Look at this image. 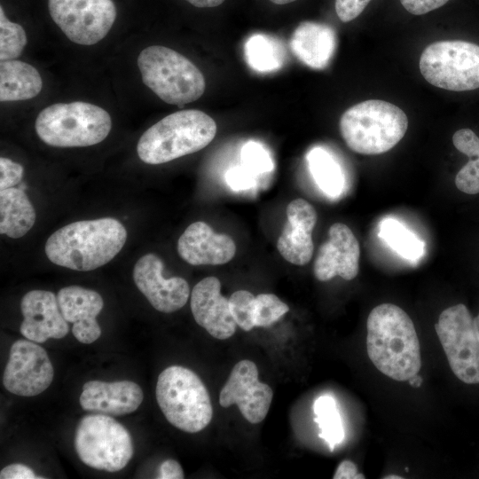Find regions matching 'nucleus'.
Here are the masks:
<instances>
[{"mask_svg": "<svg viewBox=\"0 0 479 479\" xmlns=\"http://www.w3.org/2000/svg\"><path fill=\"white\" fill-rule=\"evenodd\" d=\"M366 349L374 366L386 376L405 381L421 366L420 343L408 314L392 303L373 308L367 318Z\"/></svg>", "mask_w": 479, "mask_h": 479, "instance_id": "1", "label": "nucleus"}, {"mask_svg": "<svg viewBox=\"0 0 479 479\" xmlns=\"http://www.w3.org/2000/svg\"><path fill=\"white\" fill-rule=\"evenodd\" d=\"M127 231L115 218L104 217L71 223L53 232L45 243L48 259L79 271L109 263L122 250Z\"/></svg>", "mask_w": 479, "mask_h": 479, "instance_id": "2", "label": "nucleus"}, {"mask_svg": "<svg viewBox=\"0 0 479 479\" xmlns=\"http://www.w3.org/2000/svg\"><path fill=\"white\" fill-rule=\"evenodd\" d=\"M216 134V123L200 110H180L147 129L140 137L137 153L147 164H161L206 147Z\"/></svg>", "mask_w": 479, "mask_h": 479, "instance_id": "3", "label": "nucleus"}, {"mask_svg": "<svg viewBox=\"0 0 479 479\" xmlns=\"http://www.w3.org/2000/svg\"><path fill=\"white\" fill-rule=\"evenodd\" d=\"M339 128L350 150L376 155L398 144L407 130L408 118L392 103L370 99L347 109L341 116Z\"/></svg>", "mask_w": 479, "mask_h": 479, "instance_id": "4", "label": "nucleus"}, {"mask_svg": "<svg viewBox=\"0 0 479 479\" xmlns=\"http://www.w3.org/2000/svg\"><path fill=\"white\" fill-rule=\"evenodd\" d=\"M35 128L51 146L83 147L102 142L110 133L112 120L105 109L91 103H57L39 113Z\"/></svg>", "mask_w": 479, "mask_h": 479, "instance_id": "5", "label": "nucleus"}, {"mask_svg": "<svg viewBox=\"0 0 479 479\" xmlns=\"http://www.w3.org/2000/svg\"><path fill=\"white\" fill-rule=\"evenodd\" d=\"M137 66L143 82L161 100L179 107L199 99L206 82L200 70L181 53L152 45L141 51Z\"/></svg>", "mask_w": 479, "mask_h": 479, "instance_id": "6", "label": "nucleus"}, {"mask_svg": "<svg viewBox=\"0 0 479 479\" xmlns=\"http://www.w3.org/2000/svg\"><path fill=\"white\" fill-rule=\"evenodd\" d=\"M156 400L167 420L187 433H197L211 421L213 408L209 394L192 370L171 365L158 376Z\"/></svg>", "mask_w": 479, "mask_h": 479, "instance_id": "7", "label": "nucleus"}, {"mask_svg": "<svg viewBox=\"0 0 479 479\" xmlns=\"http://www.w3.org/2000/svg\"><path fill=\"white\" fill-rule=\"evenodd\" d=\"M74 444L82 463L107 472L122 470L133 456L130 432L110 415L102 413L93 412L80 420Z\"/></svg>", "mask_w": 479, "mask_h": 479, "instance_id": "8", "label": "nucleus"}, {"mask_svg": "<svg viewBox=\"0 0 479 479\" xmlns=\"http://www.w3.org/2000/svg\"><path fill=\"white\" fill-rule=\"evenodd\" d=\"M420 71L430 84L452 91L479 88V45L460 40L438 41L420 58Z\"/></svg>", "mask_w": 479, "mask_h": 479, "instance_id": "9", "label": "nucleus"}, {"mask_svg": "<svg viewBox=\"0 0 479 479\" xmlns=\"http://www.w3.org/2000/svg\"><path fill=\"white\" fill-rule=\"evenodd\" d=\"M435 329L455 376L467 384L479 383V340L466 305L443 310Z\"/></svg>", "mask_w": 479, "mask_h": 479, "instance_id": "10", "label": "nucleus"}, {"mask_svg": "<svg viewBox=\"0 0 479 479\" xmlns=\"http://www.w3.org/2000/svg\"><path fill=\"white\" fill-rule=\"evenodd\" d=\"M48 9L66 36L81 45L105 38L117 15L113 0H48Z\"/></svg>", "mask_w": 479, "mask_h": 479, "instance_id": "11", "label": "nucleus"}, {"mask_svg": "<svg viewBox=\"0 0 479 479\" xmlns=\"http://www.w3.org/2000/svg\"><path fill=\"white\" fill-rule=\"evenodd\" d=\"M53 376L51 361L43 347L28 339L12 343L3 375V384L9 392L37 396L49 388Z\"/></svg>", "mask_w": 479, "mask_h": 479, "instance_id": "12", "label": "nucleus"}, {"mask_svg": "<svg viewBox=\"0 0 479 479\" xmlns=\"http://www.w3.org/2000/svg\"><path fill=\"white\" fill-rule=\"evenodd\" d=\"M272 397L271 388L258 381L256 365L245 359L233 366L220 392L219 404L224 408L237 404L247 421L257 424L265 419Z\"/></svg>", "mask_w": 479, "mask_h": 479, "instance_id": "13", "label": "nucleus"}, {"mask_svg": "<svg viewBox=\"0 0 479 479\" xmlns=\"http://www.w3.org/2000/svg\"><path fill=\"white\" fill-rule=\"evenodd\" d=\"M162 271V261L155 254L150 253L137 260L132 277L138 290L155 310L171 313L185 305L190 287L183 278L165 279Z\"/></svg>", "mask_w": 479, "mask_h": 479, "instance_id": "14", "label": "nucleus"}, {"mask_svg": "<svg viewBox=\"0 0 479 479\" xmlns=\"http://www.w3.org/2000/svg\"><path fill=\"white\" fill-rule=\"evenodd\" d=\"M328 240L318 248L313 271L319 281L335 276L345 280L357 277L359 271L360 247L356 236L344 224L335 223L328 230Z\"/></svg>", "mask_w": 479, "mask_h": 479, "instance_id": "15", "label": "nucleus"}, {"mask_svg": "<svg viewBox=\"0 0 479 479\" xmlns=\"http://www.w3.org/2000/svg\"><path fill=\"white\" fill-rule=\"evenodd\" d=\"M23 321L21 334L32 342L42 343L49 339H61L68 331L57 296L51 291L31 290L21 299Z\"/></svg>", "mask_w": 479, "mask_h": 479, "instance_id": "16", "label": "nucleus"}, {"mask_svg": "<svg viewBox=\"0 0 479 479\" xmlns=\"http://www.w3.org/2000/svg\"><path fill=\"white\" fill-rule=\"evenodd\" d=\"M191 310L198 325L218 340L232 337L237 324L230 310L229 299L221 294V283L216 277L199 281L191 293Z\"/></svg>", "mask_w": 479, "mask_h": 479, "instance_id": "17", "label": "nucleus"}, {"mask_svg": "<svg viewBox=\"0 0 479 479\" xmlns=\"http://www.w3.org/2000/svg\"><path fill=\"white\" fill-rule=\"evenodd\" d=\"M317 219L316 209L303 199H295L287 205V223L277 241V248L286 261L302 266L311 260L312 231Z\"/></svg>", "mask_w": 479, "mask_h": 479, "instance_id": "18", "label": "nucleus"}, {"mask_svg": "<svg viewBox=\"0 0 479 479\" xmlns=\"http://www.w3.org/2000/svg\"><path fill=\"white\" fill-rule=\"evenodd\" d=\"M57 299L64 318L73 324L72 333L78 342L90 344L100 337L101 328L96 318L104 307V301L98 292L68 286L58 292Z\"/></svg>", "mask_w": 479, "mask_h": 479, "instance_id": "19", "label": "nucleus"}, {"mask_svg": "<svg viewBox=\"0 0 479 479\" xmlns=\"http://www.w3.org/2000/svg\"><path fill=\"white\" fill-rule=\"evenodd\" d=\"M180 257L192 265H220L235 255L236 245L226 234H217L204 222L191 224L177 242Z\"/></svg>", "mask_w": 479, "mask_h": 479, "instance_id": "20", "label": "nucleus"}, {"mask_svg": "<svg viewBox=\"0 0 479 479\" xmlns=\"http://www.w3.org/2000/svg\"><path fill=\"white\" fill-rule=\"evenodd\" d=\"M143 399V390L134 381H90L83 384L79 401L87 412L121 416L135 412Z\"/></svg>", "mask_w": 479, "mask_h": 479, "instance_id": "21", "label": "nucleus"}, {"mask_svg": "<svg viewBox=\"0 0 479 479\" xmlns=\"http://www.w3.org/2000/svg\"><path fill=\"white\" fill-rule=\"evenodd\" d=\"M290 46L295 57L308 67L325 68L330 62L336 46L334 29L325 24L305 21L294 30Z\"/></svg>", "mask_w": 479, "mask_h": 479, "instance_id": "22", "label": "nucleus"}, {"mask_svg": "<svg viewBox=\"0 0 479 479\" xmlns=\"http://www.w3.org/2000/svg\"><path fill=\"white\" fill-rule=\"evenodd\" d=\"M42 88L43 80L35 67L20 60H1V102L33 98L40 93Z\"/></svg>", "mask_w": 479, "mask_h": 479, "instance_id": "23", "label": "nucleus"}, {"mask_svg": "<svg viewBox=\"0 0 479 479\" xmlns=\"http://www.w3.org/2000/svg\"><path fill=\"white\" fill-rule=\"evenodd\" d=\"M35 211L27 194L14 187L0 190V233L12 239L24 236L35 222Z\"/></svg>", "mask_w": 479, "mask_h": 479, "instance_id": "24", "label": "nucleus"}, {"mask_svg": "<svg viewBox=\"0 0 479 479\" xmlns=\"http://www.w3.org/2000/svg\"><path fill=\"white\" fill-rule=\"evenodd\" d=\"M452 143L469 158L457 173L455 185L462 192L476 194L479 192V137L470 129H461L453 134Z\"/></svg>", "mask_w": 479, "mask_h": 479, "instance_id": "25", "label": "nucleus"}, {"mask_svg": "<svg viewBox=\"0 0 479 479\" xmlns=\"http://www.w3.org/2000/svg\"><path fill=\"white\" fill-rule=\"evenodd\" d=\"M307 160L318 187L329 196H338L344 186V177L338 162L321 147L311 149Z\"/></svg>", "mask_w": 479, "mask_h": 479, "instance_id": "26", "label": "nucleus"}, {"mask_svg": "<svg viewBox=\"0 0 479 479\" xmlns=\"http://www.w3.org/2000/svg\"><path fill=\"white\" fill-rule=\"evenodd\" d=\"M245 58L253 69L271 72L282 66V47L273 37L256 34L245 43Z\"/></svg>", "mask_w": 479, "mask_h": 479, "instance_id": "27", "label": "nucleus"}, {"mask_svg": "<svg viewBox=\"0 0 479 479\" xmlns=\"http://www.w3.org/2000/svg\"><path fill=\"white\" fill-rule=\"evenodd\" d=\"M379 236L407 260H418L424 254V243L397 219L388 217L382 220Z\"/></svg>", "mask_w": 479, "mask_h": 479, "instance_id": "28", "label": "nucleus"}, {"mask_svg": "<svg viewBox=\"0 0 479 479\" xmlns=\"http://www.w3.org/2000/svg\"><path fill=\"white\" fill-rule=\"evenodd\" d=\"M314 421L318 425V436L326 441L333 452L345 437L344 428L334 398L331 396L318 397L313 404Z\"/></svg>", "mask_w": 479, "mask_h": 479, "instance_id": "29", "label": "nucleus"}, {"mask_svg": "<svg viewBox=\"0 0 479 479\" xmlns=\"http://www.w3.org/2000/svg\"><path fill=\"white\" fill-rule=\"evenodd\" d=\"M27 44L24 28L11 21L0 6V59L10 60L18 58Z\"/></svg>", "mask_w": 479, "mask_h": 479, "instance_id": "30", "label": "nucleus"}, {"mask_svg": "<svg viewBox=\"0 0 479 479\" xmlns=\"http://www.w3.org/2000/svg\"><path fill=\"white\" fill-rule=\"evenodd\" d=\"M288 310L289 307L277 295L273 294H260L255 299V326H270Z\"/></svg>", "mask_w": 479, "mask_h": 479, "instance_id": "31", "label": "nucleus"}, {"mask_svg": "<svg viewBox=\"0 0 479 479\" xmlns=\"http://www.w3.org/2000/svg\"><path fill=\"white\" fill-rule=\"evenodd\" d=\"M255 296L247 290H238L229 298L230 310L237 326L244 331L255 327L254 308Z\"/></svg>", "mask_w": 479, "mask_h": 479, "instance_id": "32", "label": "nucleus"}, {"mask_svg": "<svg viewBox=\"0 0 479 479\" xmlns=\"http://www.w3.org/2000/svg\"><path fill=\"white\" fill-rule=\"evenodd\" d=\"M243 166L255 174L271 171L272 161L267 151L257 142L249 141L241 149Z\"/></svg>", "mask_w": 479, "mask_h": 479, "instance_id": "33", "label": "nucleus"}, {"mask_svg": "<svg viewBox=\"0 0 479 479\" xmlns=\"http://www.w3.org/2000/svg\"><path fill=\"white\" fill-rule=\"evenodd\" d=\"M0 172V190H4L20 184L23 177L24 169L20 163L1 157Z\"/></svg>", "mask_w": 479, "mask_h": 479, "instance_id": "34", "label": "nucleus"}, {"mask_svg": "<svg viewBox=\"0 0 479 479\" xmlns=\"http://www.w3.org/2000/svg\"><path fill=\"white\" fill-rule=\"evenodd\" d=\"M255 173L245 166L230 169L225 174L227 185L234 191H242L254 185Z\"/></svg>", "mask_w": 479, "mask_h": 479, "instance_id": "35", "label": "nucleus"}, {"mask_svg": "<svg viewBox=\"0 0 479 479\" xmlns=\"http://www.w3.org/2000/svg\"><path fill=\"white\" fill-rule=\"evenodd\" d=\"M371 0H335V12L342 22L356 19Z\"/></svg>", "mask_w": 479, "mask_h": 479, "instance_id": "36", "label": "nucleus"}, {"mask_svg": "<svg viewBox=\"0 0 479 479\" xmlns=\"http://www.w3.org/2000/svg\"><path fill=\"white\" fill-rule=\"evenodd\" d=\"M449 0H400L403 7L413 15H422L444 5Z\"/></svg>", "mask_w": 479, "mask_h": 479, "instance_id": "37", "label": "nucleus"}, {"mask_svg": "<svg viewBox=\"0 0 479 479\" xmlns=\"http://www.w3.org/2000/svg\"><path fill=\"white\" fill-rule=\"evenodd\" d=\"M1 479H35L42 478L35 475L27 466L20 463L10 464L0 471Z\"/></svg>", "mask_w": 479, "mask_h": 479, "instance_id": "38", "label": "nucleus"}, {"mask_svg": "<svg viewBox=\"0 0 479 479\" xmlns=\"http://www.w3.org/2000/svg\"><path fill=\"white\" fill-rule=\"evenodd\" d=\"M185 477L181 465L175 459H166L159 467L157 478L183 479Z\"/></svg>", "mask_w": 479, "mask_h": 479, "instance_id": "39", "label": "nucleus"}, {"mask_svg": "<svg viewBox=\"0 0 479 479\" xmlns=\"http://www.w3.org/2000/svg\"><path fill=\"white\" fill-rule=\"evenodd\" d=\"M334 479H364L362 474L357 473V466L350 460H343L338 466Z\"/></svg>", "mask_w": 479, "mask_h": 479, "instance_id": "40", "label": "nucleus"}, {"mask_svg": "<svg viewBox=\"0 0 479 479\" xmlns=\"http://www.w3.org/2000/svg\"><path fill=\"white\" fill-rule=\"evenodd\" d=\"M193 6L199 8H211L223 4L225 0H185Z\"/></svg>", "mask_w": 479, "mask_h": 479, "instance_id": "41", "label": "nucleus"}, {"mask_svg": "<svg viewBox=\"0 0 479 479\" xmlns=\"http://www.w3.org/2000/svg\"><path fill=\"white\" fill-rule=\"evenodd\" d=\"M408 381L410 386L413 388H420L422 384V378L421 376L418 375V373L411 377Z\"/></svg>", "mask_w": 479, "mask_h": 479, "instance_id": "42", "label": "nucleus"}, {"mask_svg": "<svg viewBox=\"0 0 479 479\" xmlns=\"http://www.w3.org/2000/svg\"><path fill=\"white\" fill-rule=\"evenodd\" d=\"M474 325L476 335L479 340V314L474 318Z\"/></svg>", "mask_w": 479, "mask_h": 479, "instance_id": "43", "label": "nucleus"}, {"mask_svg": "<svg viewBox=\"0 0 479 479\" xmlns=\"http://www.w3.org/2000/svg\"><path fill=\"white\" fill-rule=\"evenodd\" d=\"M270 1L275 4H287L293 3L296 0H270Z\"/></svg>", "mask_w": 479, "mask_h": 479, "instance_id": "44", "label": "nucleus"}, {"mask_svg": "<svg viewBox=\"0 0 479 479\" xmlns=\"http://www.w3.org/2000/svg\"><path fill=\"white\" fill-rule=\"evenodd\" d=\"M384 478L385 479H401L402 477L397 476V475H389V476H385Z\"/></svg>", "mask_w": 479, "mask_h": 479, "instance_id": "45", "label": "nucleus"}]
</instances>
